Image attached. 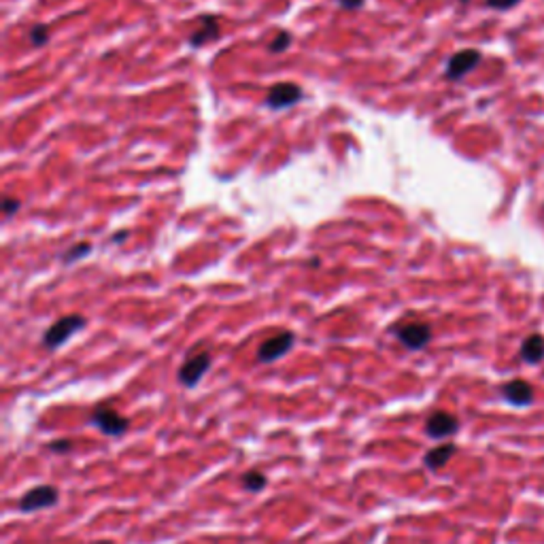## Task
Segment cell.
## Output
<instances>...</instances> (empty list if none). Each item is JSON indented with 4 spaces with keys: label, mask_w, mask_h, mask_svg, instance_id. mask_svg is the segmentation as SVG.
I'll list each match as a JSON object with an SVG mask.
<instances>
[{
    "label": "cell",
    "mask_w": 544,
    "mask_h": 544,
    "mask_svg": "<svg viewBox=\"0 0 544 544\" xmlns=\"http://www.w3.org/2000/svg\"><path fill=\"white\" fill-rule=\"evenodd\" d=\"M86 328V317L81 315H66V317H60L53 325L45 330L43 334V347L49 349V351H56L60 349L68 338H72L79 330Z\"/></svg>",
    "instance_id": "6da1fadb"
},
{
    "label": "cell",
    "mask_w": 544,
    "mask_h": 544,
    "mask_svg": "<svg viewBox=\"0 0 544 544\" xmlns=\"http://www.w3.org/2000/svg\"><path fill=\"white\" fill-rule=\"evenodd\" d=\"M211 364H213V358H211L208 351H200V353H196V356H189L181 364V368L177 372V380L183 387L194 389L200 380L204 378V374L208 372Z\"/></svg>",
    "instance_id": "7a4b0ae2"
},
{
    "label": "cell",
    "mask_w": 544,
    "mask_h": 544,
    "mask_svg": "<svg viewBox=\"0 0 544 544\" xmlns=\"http://www.w3.org/2000/svg\"><path fill=\"white\" fill-rule=\"evenodd\" d=\"M391 334L411 351L423 349L431 340V328L423 321H406L391 328Z\"/></svg>",
    "instance_id": "3957f363"
},
{
    "label": "cell",
    "mask_w": 544,
    "mask_h": 544,
    "mask_svg": "<svg viewBox=\"0 0 544 544\" xmlns=\"http://www.w3.org/2000/svg\"><path fill=\"white\" fill-rule=\"evenodd\" d=\"M90 423L96 425L106 436H124L130 425L128 417L119 415L111 406H96L90 417Z\"/></svg>",
    "instance_id": "277c9868"
},
{
    "label": "cell",
    "mask_w": 544,
    "mask_h": 544,
    "mask_svg": "<svg viewBox=\"0 0 544 544\" xmlns=\"http://www.w3.org/2000/svg\"><path fill=\"white\" fill-rule=\"evenodd\" d=\"M60 500V494L58 489L53 485H39L30 492H26L19 500V510L21 512H37V510H43V508H51L56 506Z\"/></svg>",
    "instance_id": "5b68a950"
},
{
    "label": "cell",
    "mask_w": 544,
    "mask_h": 544,
    "mask_svg": "<svg viewBox=\"0 0 544 544\" xmlns=\"http://www.w3.org/2000/svg\"><path fill=\"white\" fill-rule=\"evenodd\" d=\"M304 98V92L298 84H291V81H283V84H277L268 90L266 96V106L272 108V111H281V108L293 106Z\"/></svg>",
    "instance_id": "8992f818"
},
{
    "label": "cell",
    "mask_w": 544,
    "mask_h": 544,
    "mask_svg": "<svg viewBox=\"0 0 544 544\" xmlns=\"http://www.w3.org/2000/svg\"><path fill=\"white\" fill-rule=\"evenodd\" d=\"M293 342H295L293 332H279L275 336L266 338L258 349V362L260 364H272V362L281 360L285 353L293 347Z\"/></svg>",
    "instance_id": "52a82bcc"
},
{
    "label": "cell",
    "mask_w": 544,
    "mask_h": 544,
    "mask_svg": "<svg viewBox=\"0 0 544 544\" xmlns=\"http://www.w3.org/2000/svg\"><path fill=\"white\" fill-rule=\"evenodd\" d=\"M457 429H459L457 417L451 415V413H445V411L434 413V415L425 421V431H427V436L434 438V440L449 438V436H453Z\"/></svg>",
    "instance_id": "ba28073f"
},
{
    "label": "cell",
    "mask_w": 544,
    "mask_h": 544,
    "mask_svg": "<svg viewBox=\"0 0 544 544\" xmlns=\"http://www.w3.org/2000/svg\"><path fill=\"white\" fill-rule=\"evenodd\" d=\"M480 60V53L476 49H464L457 51L455 56H451L449 64H447V79H461L466 77Z\"/></svg>",
    "instance_id": "9c48e42d"
},
{
    "label": "cell",
    "mask_w": 544,
    "mask_h": 544,
    "mask_svg": "<svg viewBox=\"0 0 544 544\" xmlns=\"http://www.w3.org/2000/svg\"><path fill=\"white\" fill-rule=\"evenodd\" d=\"M198 21H200V26H198V28H196L192 35H189V39H187V43L192 45L194 49L217 41V39H220V35H222L220 21H217L215 15H202Z\"/></svg>",
    "instance_id": "30bf717a"
},
{
    "label": "cell",
    "mask_w": 544,
    "mask_h": 544,
    "mask_svg": "<svg viewBox=\"0 0 544 544\" xmlns=\"http://www.w3.org/2000/svg\"><path fill=\"white\" fill-rule=\"evenodd\" d=\"M502 396L514 406H527L534 400V389L530 383H525V380L516 378V380H510V383H506L502 387Z\"/></svg>",
    "instance_id": "8fae6325"
},
{
    "label": "cell",
    "mask_w": 544,
    "mask_h": 544,
    "mask_svg": "<svg viewBox=\"0 0 544 544\" xmlns=\"http://www.w3.org/2000/svg\"><path fill=\"white\" fill-rule=\"evenodd\" d=\"M455 451H457L455 445H440V447H434L429 453H425L423 461H425V466H427L429 470H438V468H443V466L449 464V459L455 455Z\"/></svg>",
    "instance_id": "7c38bea8"
},
{
    "label": "cell",
    "mask_w": 544,
    "mask_h": 544,
    "mask_svg": "<svg viewBox=\"0 0 544 544\" xmlns=\"http://www.w3.org/2000/svg\"><path fill=\"white\" fill-rule=\"evenodd\" d=\"M521 356H523V360L530 362V364L540 362V360L544 358V338L538 336V334L530 336V338L523 342V347H521Z\"/></svg>",
    "instance_id": "4fadbf2b"
},
{
    "label": "cell",
    "mask_w": 544,
    "mask_h": 544,
    "mask_svg": "<svg viewBox=\"0 0 544 544\" xmlns=\"http://www.w3.org/2000/svg\"><path fill=\"white\" fill-rule=\"evenodd\" d=\"M240 485H242V489H247L249 494H260L262 489H266L268 478L260 470H247L240 476Z\"/></svg>",
    "instance_id": "5bb4252c"
},
{
    "label": "cell",
    "mask_w": 544,
    "mask_h": 544,
    "mask_svg": "<svg viewBox=\"0 0 544 544\" xmlns=\"http://www.w3.org/2000/svg\"><path fill=\"white\" fill-rule=\"evenodd\" d=\"M90 253H92V244L90 242H77V244H72V247H68V251L62 255V262L64 264H75V262L84 260Z\"/></svg>",
    "instance_id": "9a60e30c"
},
{
    "label": "cell",
    "mask_w": 544,
    "mask_h": 544,
    "mask_svg": "<svg viewBox=\"0 0 544 544\" xmlns=\"http://www.w3.org/2000/svg\"><path fill=\"white\" fill-rule=\"evenodd\" d=\"M291 39H293V37H291L287 30H281L275 39L270 41V45H268L270 53H283V51H287L289 45H291Z\"/></svg>",
    "instance_id": "2e32d148"
},
{
    "label": "cell",
    "mask_w": 544,
    "mask_h": 544,
    "mask_svg": "<svg viewBox=\"0 0 544 544\" xmlns=\"http://www.w3.org/2000/svg\"><path fill=\"white\" fill-rule=\"evenodd\" d=\"M28 41H30L35 47H43V45L49 41V30H47V26H43V23L35 26V28L28 32Z\"/></svg>",
    "instance_id": "e0dca14e"
},
{
    "label": "cell",
    "mask_w": 544,
    "mask_h": 544,
    "mask_svg": "<svg viewBox=\"0 0 544 544\" xmlns=\"http://www.w3.org/2000/svg\"><path fill=\"white\" fill-rule=\"evenodd\" d=\"M19 206H21V202H19V200L5 196V200H3V213H5V220H11V217H13V215L19 211Z\"/></svg>",
    "instance_id": "ac0fdd59"
},
{
    "label": "cell",
    "mask_w": 544,
    "mask_h": 544,
    "mask_svg": "<svg viewBox=\"0 0 544 544\" xmlns=\"http://www.w3.org/2000/svg\"><path fill=\"white\" fill-rule=\"evenodd\" d=\"M47 449L53 451V453H66V451L72 449V440H66V438H62V440H53V443L47 445Z\"/></svg>",
    "instance_id": "d6986e66"
},
{
    "label": "cell",
    "mask_w": 544,
    "mask_h": 544,
    "mask_svg": "<svg viewBox=\"0 0 544 544\" xmlns=\"http://www.w3.org/2000/svg\"><path fill=\"white\" fill-rule=\"evenodd\" d=\"M516 3H519V0H487V5L494 7V9H508Z\"/></svg>",
    "instance_id": "ffe728a7"
},
{
    "label": "cell",
    "mask_w": 544,
    "mask_h": 544,
    "mask_svg": "<svg viewBox=\"0 0 544 544\" xmlns=\"http://www.w3.org/2000/svg\"><path fill=\"white\" fill-rule=\"evenodd\" d=\"M338 5L347 11H353V9H362L364 7V0H338Z\"/></svg>",
    "instance_id": "44dd1931"
},
{
    "label": "cell",
    "mask_w": 544,
    "mask_h": 544,
    "mask_svg": "<svg viewBox=\"0 0 544 544\" xmlns=\"http://www.w3.org/2000/svg\"><path fill=\"white\" fill-rule=\"evenodd\" d=\"M130 236V232L128 230H124V232H119V234H115L113 238H111V242H124L126 238Z\"/></svg>",
    "instance_id": "7402d4cb"
},
{
    "label": "cell",
    "mask_w": 544,
    "mask_h": 544,
    "mask_svg": "<svg viewBox=\"0 0 544 544\" xmlns=\"http://www.w3.org/2000/svg\"><path fill=\"white\" fill-rule=\"evenodd\" d=\"M311 266L317 268V266H319V258H313V260H311Z\"/></svg>",
    "instance_id": "603a6c76"
}]
</instances>
